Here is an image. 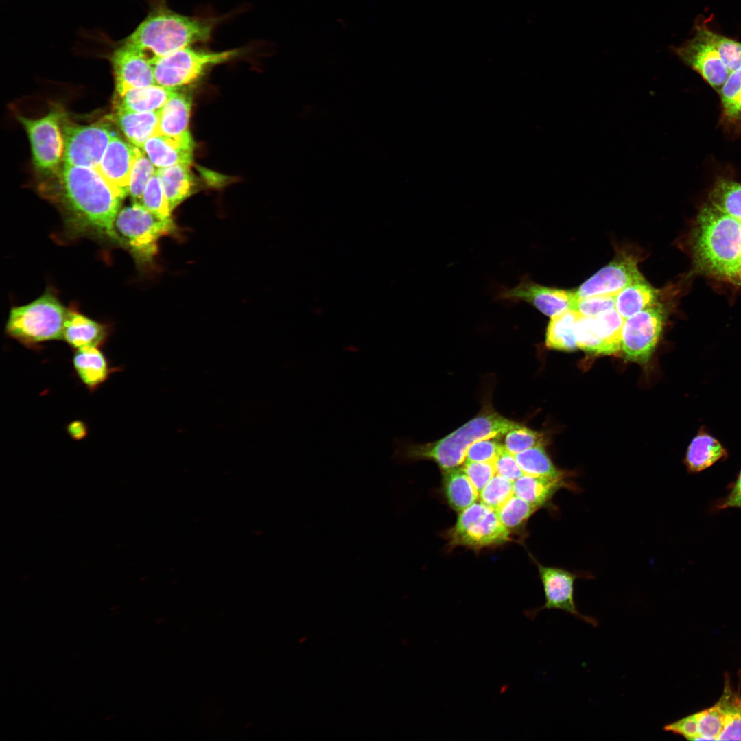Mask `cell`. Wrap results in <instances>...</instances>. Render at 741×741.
<instances>
[{"instance_id":"49","label":"cell","mask_w":741,"mask_h":741,"mask_svg":"<svg viewBox=\"0 0 741 741\" xmlns=\"http://www.w3.org/2000/svg\"><path fill=\"white\" fill-rule=\"evenodd\" d=\"M67 432L73 439L81 440L87 434V427L82 421H75L68 425Z\"/></svg>"},{"instance_id":"7","label":"cell","mask_w":741,"mask_h":741,"mask_svg":"<svg viewBox=\"0 0 741 741\" xmlns=\"http://www.w3.org/2000/svg\"><path fill=\"white\" fill-rule=\"evenodd\" d=\"M449 548L464 546L473 550L500 545L510 540L497 510L475 502L458 513L455 524L445 532Z\"/></svg>"},{"instance_id":"51","label":"cell","mask_w":741,"mask_h":741,"mask_svg":"<svg viewBox=\"0 0 741 741\" xmlns=\"http://www.w3.org/2000/svg\"><path fill=\"white\" fill-rule=\"evenodd\" d=\"M733 281H736L737 282L741 283V267L738 270V271L736 273V276L734 277Z\"/></svg>"},{"instance_id":"46","label":"cell","mask_w":741,"mask_h":741,"mask_svg":"<svg viewBox=\"0 0 741 741\" xmlns=\"http://www.w3.org/2000/svg\"><path fill=\"white\" fill-rule=\"evenodd\" d=\"M495 467L496 474L512 482L515 481L524 475L515 455L509 452L504 445L495 460Z\"/></svg>"},{"instance_id":"34","label":"cell","mask_w":741,"mask_h":741,"mask_svg":"<svg viewBox=\"0 0 741 741\" xmlns=\"http://www.w3.org/2000/svg\"><path fill=\"white\" fill-rule=\"evenodd\" d=\"M539 508L513 495L497 510L502 524L511 532L523 528L529 518Z\"/></svg>"},{"instance_id":"5","label":"cell","mask_w":741,"mask_h":741,"mask_svg":"<svg viewBox=\"0 0 741 741\" xmlns=\"http://www.w3.org/2000/svg\"><path fill=\"white\" fill-rule=\"evenodd\" d=\"M67 309L50 290L32 302L11 309L6 333L27 347L54 340H63Z\"/></svg>"},{"instance_id":"47","label":"cell","mask_w":741,"mask_h":741,"mask_svg":"<svg viewBox=\"0 0 741 741\" xmlns=\"http://www.w3.org/2000/svg\"><path fill=\"white\" fill-rule=\"evenodd\" d=\"M663 729L682 736L689 740H694L699 735L695 714L668 724Z\"/></svg>"},{"instance_id":"31","label":"cell","mask_w":741,"mask_h":741,"mask_svg":"<svg viewBox=\"0 0 741 741\" xmlns=\"http://www.w3.org/2000/svg\"><path fill=\"white\" fill-rule=\"evenodd\" d=\"M598 335L602 344L604 355H612L621 350L622 327L624 318L615 308L593 316Z\"/></svg>"},{"instance_id":"13","label":"cell","mask_w":741,"mask_h":741,"mask_svg":"<svg viewBox=\"0 0 741 741\" xmlns=\"http://www.w3.org/2000/svg\"><path fill=\"white\" fill-rule=\"evenodd\" d=\"M575 297L574 291L542 285L525 274L516 286L501 290L496 299L514 303H527L551 318L571 309Z\"/></svg>"},{"instance_id":"30","label":"cell","mask_w":741,"mask_h":741,"mask_svg":"<svg viewBox=\"0 0 741 741\" xmlns=\"http://www.w3.org/2000/svg\"><path fill=\"white\" fill-rule=\"evenodd\" d=\"M515 457L524 474L554 480H567L572 476V473L553 464L543 446L531 447L515 454Z\"/></svg>"},{"instance_id":"21","label":"cell","mask_w":741,"mask_h":741,"mask_svg":"<svg viewBox=\"0 0 741 741\" xmlns=\"http://www.w3.org/2000/svg\"><path fill=\"white\" fill-rule=\"evenodd\" d=\"M175 91V89L166 88L158 84L130 89L122 95H116L115 106L116 110L158 111Z\"/></svg>"},{"instance_id":"50","label":"cell","mask_w":741,"mask_h":741,"mask_svg":"<svg viewBox=\"0 0 741 741\" xmlns=\"http://www.w3.org/2000/svg\"><path fill=\"white\" fill-rule=\"evenodd\" d=\"M723 114L724 117L730 119V121L741 119V95L732 107Z\"/></svg>"},{"instance_id":"38","label":"cell","mask_w":741,"mask_h":741,"mask_svg":"<svg viewBox=\"0 0 741 741\" xmlns=\"http://www.w3.org/2000/svg\"><path fill=\"white\" fill-rule=\"evenodd\" d=\"M513 495V482L495 474L479 493V500L497 510Z\"/></svg>"},{"instance_id":"29","label":"cell","mask_w":741,"mask_h":741,"mask_svg":"<svg viewBox=\"0 0 741 741\" xmlns=\"http://www.w3.org/2000/svg\"><path fill=\"white\" fill-rule=\"evenodd\" d=\"M580 315L567 309L550 318L545 333V344L552 349L571 351L578 348L575 328Z\"/></svg>"},{"instance_id":"8","label":"cell","mask_w":741,"mask_h":741,"mask_svg":"<svg viewBox=\"0 0 741 741\" xmlns=\"http://www.w3.org/2000/svg\"><path fill=\"white\" fill-rule=\"evenodd\" d=\"M237 49L211 51L187 47L152 62L156 84L170 89L197 81L213 66L239 55Z\"/></svg>"},{"instance_id":"27","label":"cell","mask_w":741,"mask_h":741,"mask_svg":"<svg viewBox=\"0 0 741 741\" xmlns=\"http://www.w3.org/2000/svg\"><path fill=\"white\" fill-rule=\"evenodd\" d=\"M658 296V291L643 278L617 294L615 309L625 319L659 303Z\"/></svg>"},{"instance_id":"43","label":"cell","mask_w":741,"mask_h":741,"mask_svg":"<svg viewBox=\"0 0 741 741\" xmlns=\"http://www.w3.org/2000/svg\"><path fill=\"white\" fill-rule=\"evenodd\" d=\"M497 438H486L474 442L467 449L464 461H495L503 447V445L497 439Z\"/></svg>"},{"instance_id":"23","label":"cell","mask_w":741,"mask_h":741,"mask_svg":"<svg viewBox=\"0 0 741 741\" xmlns=\"http://www.w3.org/2000/svg\"><path fill=\"white\" fill-rule=\"evenodd\" d=\"M156 172L172 211L195 191L196 183L190 165L177 164Z\"/></svg>"},{"instance_id":"14","label":"cell","mask_w":741,"mask_h":741,"mask_svg":"<svg viewBox=\"0 0 741 741\" xmlns=\"http://www.w3.org/2000/svg\"><path fill=\"white\" fill-rule=\"evenodd\" d=\"M644 278L637 258L620 252L607 265L581 284L575 291L578 298L595 295H617L628 285Z\"/></svg>"},{"instance_id":"40","label":"cell","mask_w":741,"mask_h":741,"mask_svg":"<svg viewBox=\"0 0 741 741\" xmlns=\"http://www.w3.org/2000/svg\"><path fill=\"white\" fill-rule=\"evenodd\" d=\"M578 348L595 355L603 354L602 344L596 331L593 316H579L575 328Z\"/></svg>"},{"instance_id":"26","label":"cell","mask_w":741,"mask_h":741,"mask_svg":"<svg viewBox=\"0 0 741 741\" xmlns=\"http://www.w3.org/2000/svg\"><path fill=\"white\" fill-rule=\"evenodd\" d=\"M191 108V97L176 91L164 106L158 110L159 115L158 133L176 136L189 131Z\"/></svg>"},{"instance_id":"42","label":"cell","mask_w":741,"mask_h":741,"mask_svg":"<svg viewBox=\"0 0 741 741\" xmlns=\"http://www.w3.org/2000/svg\"><path fill=\"white\" fill-rule=\"evenodd\" d=\"M576 296V295H575ZM617 295H595L575 297L571 309L583 316H596L607 310L615 308Z\"/></svg>"},{"instance_id":"32","label":"cell","mask_w":741,"mask_h":741,"mask_svg":"<svg viewBox=\"0 0 741 741\" xmlns=\"http://www.w3.org/2000/svg\"><path fill=\"white\" fill-rule=\"evenodd\" d=\"M711 204L741 222V184L722 179L709 194Z\"/></svg>"},{"instance_id":"19","label":"cell","mask_w":741,"mask_h":741,"mask_svg":"<svg viewBox=\"0 0 741 741\" xmlns=\"http://www.w3.org/2000/svg\"><path fill=\"white\" fill-rule=\"evenodd\" d=\"M108 330L106 325L88 318L75 308L67 309L63 340L73 348L99 347L106 340Z\"/></svg>"},{"instance_id":"18","label":"cell","mask_w":741,"mask_h":741,"mask_svg":"<svg viewBox=\"0 0 741 741\" xmlns=\"http://www.w3.org/2000/svg\"><path fill=\"white\" fill-rule=\"evenodd\" d=\"M194 143L187 131L179 135L156 134L145 143L143 150L157 169L177 164L191 165Z\"/></svg>"},{"instance_id":"33","label":"cell","mask_w":741,"mask_h":741,"mask_svg":"<svg viewBox=\"0 0 741 741\" xmlns=\"http://www.w3.org/2000/svg\"><path fill=\"white\" fill-rule=\"evenodd\" d=\"M701 35L716 50L729 73L741 67V43L717 34L705 26L696 28Z\"/></svg>"},{"instance_id":"22","label":"cell","mask_w":741,"mask_h":741,"mask_svg":"<svg viewBox=\"0 0 741 741\" xmlns=\"http://www.w3.org/2000/svg\"><path fill=\"white\" fill-rule=\"evenodd\" d=\"M73 364L78 377L89 390H95L110 373L108 361L99 347L76 349Z\"/></svg>"},{"instance_id":"1","label":"cell","mask_w":741,"mask_h":741,"mask_svg":"<svg viewBox=\"0 0 741 741\" xmlns=\"http://www.w3.org/2000/svg\"><path fill=\"white\" fill-rule=\"evenodd\" d=\"M59 192L66 228L75 236L92 235L120 242L115 220L123 199L96 168L64 164Z\"/></svg>"},{"instance_id":"24","label":"cell","mask_w":741,"mask_h":741,"mask_svg":"<svg viewBox=\"0 0 741 741\" xmlns=\"http://www.w3.org/2000/svg\"><path fill=\"white\" fill-rule=\"evenodd\" d=\"M115 119L128 141L141 149L148 139L158 132V111L116 110Z\"/></svg>"},{"instance_id":"20","label":"cell","mask_w":741,"mask_h":741,"mask_svg":"<svg viewBox=\"0 0 741 741\" xmlns=\"http://www.w3.org/2000/svg\"><path fill=\"white\" fill-rule=\"evenodd\" d=\"M563 488L575 491L578 489L574 483L567 480H554L526 474L513 482L514 495L539 509L550 505L556 493Z\"/></svg>"},{"instance_id":"48","label":"cell","mask_w":741,"mask_h":741,"mask_svg":"<svg viewBox=\"0 0 741 741\" xmlns=\"http://www.w3.org/2000/svg\"><path fill=\"white\" fill-rule=\"evenodd\" d=\"M720 508H741V471L729 495L720 505Z\"/></svg>"},{"instance_id":"9","label":"cell","mask_w":741,"mask_h":741,"mask_svg":"<svg viewBox=\"0 0 741 741\" xmlns=\"http://www.w3.org/2000/svg\"><path fill=\"white\" fill-rule=\"evenodd\" d=\"M666 312L659 302L625 318L621 351L629 361L646 364L651 357L661 334Z\"/></svg>"},{"instance_id":"16","label":"cell","mask_w":741,"mask_h":741,"mask_svg":"<svg viewBox=\"0 0 741 741\" xmlns=\"http://www.w3.org/2000/svg\"><path fill=\"white\" fill-rule=\"evenodd\" d=\"M110 59L117 95L130 89L156 84L151 62L122 42L113 50Z\"/></svg>"},{"instance_id":"25","label":"cell","mask_w":741,"mask_h":741,"mask_svg":"<svg viewBox=\"0 0 741 741\" xmlns=\"http://www.w3.org/2000/svg\"><path fill=\"white\" fill-rule=\"evenodd\" d=\"M441 490L448 505L460 513L477 502L479 493L461 467L443 471Z\"/></svg>"},{"instance_id":"36","label":"cell","mask_w":741,"mask_h":741,"mask_svg":"<svg viewBox=\"0 0 741 741\" xmlns=\"http://www.w3.org/2000/svg\"><path fill=\"white\" fill-rule=\"evenodd\" d=\"M141 204L154 215L172 219V211L167 200L162 183L157 172L152 176L144 190Z\"/></svg>"},{"instance_id":"37","label":"cell","mask_w":741,"mask_h":741,"mask_svg":"<svg viewBox=\"0 0 741 741\" xmlns=\"http://www.w3.org/2000/svg\"><path fill=\"white\" fill-rule=\"evenodd\" d=\"M141 149L133 165L129 184V194L133 202L141 203L144 190L156 173L155 166Z\"/></svg>"},{"instance_id":"3","label":"cell","mask_w":741,"mask_h":741,"mask_svg":"<svg viewBox=\"0 0 741 741\" xmlns=\"http://www.w3.org/2000/svg\"><path fill=\"white\" fill-rule=\"evenodd\" d=\"M217 21L178 14L156 4L137 28L121 42L141 54L152 64L179 49L207 42Z\"/></svg>"},{"instance_id":"41","label":"cell","mask_w":741,"mask_h":741,"mask_svg":"<svg viewBox=\"0 0 741 741\" xmlns=\"http://www.w3.org/2000/svg\"><path fill=\"white\" fill-rule=\"evenodd\" d=\"M698 727V736L707 737L709 740H717L724 724L725 713L720 701L714 706L696 713Z\"/></svg>"},{"instance_id":"10","label":"cell","mask_w":741,"mask_h":741,"mask_svg":"<svg viewBox=\"0 0 741 741\" xmlns=\"http://www.w3.org/2000/svg\"><path fill=\"white\" fill-rule=\"evenodd\" d=\"M62 135L64 164L97 168L115 134L107 124L97 122L86 126L66 124Z\"/></svg>"},{"instance_id":"2","label":"cell","mask_w":741,"mask_h":741,"mask_svg":"<svg viewBox=\"0 0 741 741\" xmlns=\"http://www.w3.org/2000/svg\"><path fill=\"white\" fill-rule=\"evenodd\" d=\"M690 246L698 271L733 281L741 267V222L705 204L693 226Z\"/></svg>"},{"instance_id":"39","label":"cell","mask_w":741,"mask_h":741,"mask_svg":"<svg viewBox=\"0 0 741 741\" xmlns=\"http://www.w3.org/2000/svg\"><path fill=\"white\" fill-rule=\"evenodd\" d=\"M545 443L543 434L521 425L506 434L504 446L515 455L531 447L543 446Z\"/></svg>"},{"instance_id":"17","label":"cell","mask_w":741,"mask_h":741,"mask_svg":"<svg viewBox=\"0 0 741 741\" xmlns=\"http://www.w3.org/2000/svg\"><path fill=\"white\" fill-rule=\"evenodd\" d=\"M141 150L115 135L96 168L122 198L129 194L132 169Z\"/></svg>"},{"instance_id":"45","label":"cell","mask_w":741,"mask_h":741,"mask_svg":"<svg viewBox=\"0 0 741 741\" xmlns=\"http://www.w3.org/2000/svg\"><path fill=\"white\" fill-rule=\"evenodd\" d=\"M718 93L725 113L732 107L741 95V67L729 73Z\"/></svg>"},{"instance_id":"35","label":"cell","mask_w":741,"mask_h":741,"mask_svg":"<svg viewBox=\"0 0 741 741\" xmlns=\"http://www.w3.org/2000/svg\"><path fill=\"white\" fill-rule=\"evenodd\" d=\"M719 701L725 719L717 740H741V698L726 691Z\"/></svg>"},{"instance_id":"12","label":"cell","mask_w":741,"mask_h":741,"mask_svg":"<svg viewBox=\"0 0 741 741\" xmlns=\"http://www.w3.org/2000/svg\"><path fill=\"white\" fill-rule=\"evenodd\" d=\"M60 119V115L56 112L37 119L19 117L28 134L34 163L41 170L54 171L64 156Z\"/></svg>"},{"instance_id":"11","label":"cell","mask_w":741,"mask_h":741,"mask_svg":"<svg viewBox=\"0 0 741 741\" xmlns=\"http://www.w3.org/2000/svg\"><path fill=\"white\" fill-rule=\"evenodd\" d=\"M534 561L543 588L545 603L539 609L531 612L530 615L532 618L543 609H558L593 626H597L598 620L581 613L574 601L576 580L580 578H592V575L570 572L561 567L544 566L537 561Z\"/></svg>"},{"instance_id":"28","label":"cell","mask_w":741,"mask_h":741,"mask_svg":"<svg viewBox=\"0 0 741 741\" xmlns=\"http://www.w3.org/2000/svg\"><path fill=\"white\" fill-rule=\"evenodd\" d=\"M726 456L725 449L717 439L708 434L700 433L691 441L685 462L690 471L699 472Z\"/></svg>"},{"instance_id":"4","label":"cell","mask_w":741,"mask_h":741,"mask_svg":"<svg viewBox=\"0 0 741 741\" xmlns=\"http://www.w3.org/2000/svg\"><path fill=\"white\" fill-rule=\"evenodd\" d=\"M521 425L489 410L434 442L416 444L396 439L392 458L399 462L431 460L436 463L442 471H445L464 463L467 449L474 442L486 438L500 437Z\"/></svg>"},{"instance_id":"44","label":"cell","mask_w":741,"mask_h":741,"mask_svg":"<svg viewBox=\"0 0 741 741\" xmlns=\"http://www.w3.org/2000/svg\"><path fill=\"white\" fill-rule=\"evenodd\" d=\"M462 468L478 493L496 474L495 461H464Z\"/></svg>"},{"instance_id":"15","label":"cell","mask_w":741,"mask_h":741,"mask_svg":"<svg viewBox=\"0 0 741 741\" xmlns=\"http://www.w3.org/2000/svg\"><path fill=\"white\" fill-rule=\"evenodd\" d=\"M677 56L685 64L698 72L718 93L726 82L729 72L714 47L701 35L675 47Z\"/></svg>"},{"instance_id":"6","label":"cell","mask_w":741,"mask_h":741,"mask_svg":"<svg viewBox=\"0 0 741 741\" xmlns=\"http://www.w3.org/2000/svg\"><path fill=\"white\" fill-rule=\"evenodd\" d=\"M115 229L119 241L125 243L137 261L148 264L157 252L160 238L171 234L176 226L172 219L160 218L141 203L133 202L119 211Z\"/></svg>"}]
</instances>
